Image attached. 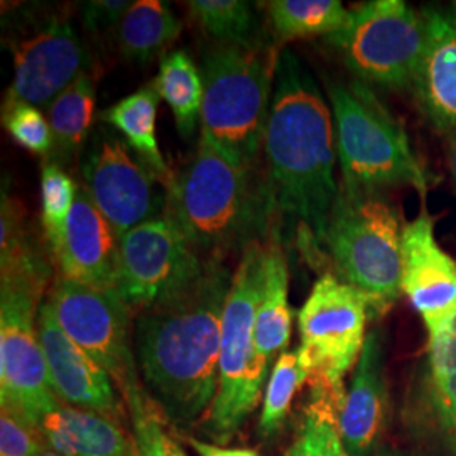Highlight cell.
<instances>
[{
    "label": "cell",
    "mask_w": 456,
    "mask_h": 456,
    "mask_svg": "<svg viewBox=\"0 0 456 456\" xmlns=\"http://www.w3.org/2000/svg\"><path fill=\"white\" fill-rule=\"evenodd\" d=\"M224 259L135 314L134 352L147 395L176 429L203 423L218 391L222 320L232 286Z\"/></svg>",
    "instance_id": "1"
},
{
    "label": "cell",
    "mask_w": 456,
    "mask_h": 456,
    "mask_svg": "<svg viewBox=\"0 0 456 456\" xmlns=\"http://www.w3.org/2000/svg\"><path fill=\"white\" fill-rule=\"evenodd\" d=\"M262 152L277 218L289 225L301 248L322 254L340 195L335 124L318 83L289 49L279 56Z\"/></svg>",
    "instance_id": "2"
},
{
    "label": "cell",
    "mask_w": 456,
    "mask_h": 456,
    "mask_svg": "<svg viewBox=\"0 0 456 456\" xmlns=\"http://www.w3.org/2000/svg\"><path fill=\"white\" fill-rule=\"evenodd\" d=\"M166 215L205 261H225L277 232L276 200L264 163L237 161L201 132L193 156L167 186Z\"/></svg>",
    "instance_id": "3"
},
{
    "label": "cell",
    "mask_w": 456,
    "mask_h": 456,
    "mask_svg": "<svg viewBox=\"0 0 456 456\" xmlns=\"http://www.w3.org/2000/svg\"><path fill=\"white\" fill-rule=\"evenodd\" d=\"M337 158L346 193H384L411 186L426 198L433 178L418 161L403 124L362 82L335 83L328 90Z\"/></svg>",
    "instance_id": "4"
},
{
    "label": "cell",
    "mask_w": 456,
    "mask_h": 456,
    "mask_svg": "<svg viewBox=\"0 0 456 456\" xmlns=\"http://www.w3.org/2000/svg\"><path fill=\"white\" fill-rule=\"evenodd\" d=\"M279 56L274 43L261 48L216 43L201 56V134L237 161L261 163Z\"/></svg>",
    "instance_id": "5"
},
{
    "label": "cell",
    "mask_w": 456,
    "mask_h": 456,
    "mask_svg": "<svg viewBox=\"0 0 456 456\" xmlns=\"http://www.w3.org/2000/svg\"><path fill=\"white\" fill-rule=\"evenodd\" d=\"M265 242H254L240 254L232 277L220 342L218 391L201 423L203 435L228 443L257 408L269 365L257 354L256 314L264 281Z\"/></svg>",
    "instance_id": "6"
},
{
    "label": "cell",
    "mask_w": 456,
    "mask_h": 456,
    "mask_svg": "<svg viewBox=\"0 0 456 456\" xmlns=\"http://www.w3.org/2000/svg\"><path fill=\"white\" fill-rule=\"evenodd\" d=\"M0 408L14 409L36 426L45 411L60 403L37 333L51 264L46 254L0 264Z\"/></svg>",
    "instance_id": "7"
},
{
    "label": "cell",
    "mask_w": 456,
    "mask_h": 456,
    "mask_svg": "<svg viewBox=\"0 0 456 456\" xmlns=\"http://www.w3.org/2000/svg\"><path fill=\"white\" fill-rule=\"evenodd\" d=\"M403 228L384 193L340 190L326 232L325 250L342 281L367 294L384 313L401 294Z\"/></svg>",
    "instance_id": "8"
},
{
    "label": "cell",
    "mask_w": 456,
    "mask_h": 456,
    "mask_svg": "<svg viewBox=\"0 0 456 456\" xmlns=\"http://www.w3.org/2000/svg\"><path fill=\"white\" fill-rule=\"evenodd\" d=\"M328 41L359 82L406 90L423 60L426 22L403 0H372L352 11L350 24Z\"/></svg>",
    "instance_id": "9"
},
{
    "label": "cell",
    "mask_w": 456,
    "mask_h": 456,
    "mask_svg": "<svg viewBox=\"0 0 456 456\" xmlns=\"http://www.w3.org/2000/svg\"><path fill=\"white\" fill-rule=\"evenodd\" d=\"M80 175L85 193L118 239L166 213L167 186L127 142L107 129L90 135L80 156Z\"/></svg>",
    "instance_id": "10"
},
{
    "label": "cell",
    "mask_w": 456,
    "mask_h": 456,
    "mask_svg": "<svg viewBox=\"0 0 456 456\" xmlns=\"http://www.w3.org/2000/svg\"><path fill=\"white\" fill-rule=\"evenodd\" d=\"M46 301L58 325L112 377L122 397L142 387L131 345L132 311L118 294L56 276Z\"/></svg>",
    "instance_id": "11"
},
{
    "label": "cell",
    "mask_w": 456,
    "mask_h": 456,
    "mask_svg": "<svg viewBox=\"0 0 456 456\" xmlns=\"http://www.w3.org/2000/svg\"><path fill=\"white\" fill-rule=\"evenodd\" d=\"M372 313L369 296L340 277L325 274L314 282L297 316L299 348L311 375L343 384L345 374L359 362Z\"/></svg>",
    "instance_id": "12"
},
{
    "label": "cell",
    "mask_w": 456,
    "mask_h": 456,
    "mask_svg": "<svg viewBox=\"0 0 456 456\" xmlns=\"http://www.w3.org/2000/svg\"><path fill=\"white\" fill-rule=\"evenodd\" d=\"M205 262L164 213L118 239L115 293L137 314L195 279Z\"/></svg>",
    "instance_id": "13"
},
{
    "label": "cell",
    "mask_w": 456,
    "mask_h": 456,
    "mask_svg": "<svg viewBox=\"0 0 456 456\" xmlns=\"http://www.w3.org/2000/svg\"><path fill=\"white\" fill-rule=\"evenodd\" d=\"M11 48L14 78L2 109L17 103L49 107L90 65L82 37L65 17H49Z\"/></svg>",
    "instance_id": "14"
},
{
    "label": "cell",
    "mask_w": 456,
    "mask_h": 456,
    "mask_svg": "<svg viewBox=\"0 0 456 456\" xmlns=\"http://www.w3.org/2000/svg\"><path fill=\"white\" fill-rule=\"evenodd\" d=\"M401 289L421 316L429 340L438 338L456 314V261L438 244L426 207L403 228Z\"/></svg>",
    "instance_id": "15"
},
{
    "label": "cell",
    "mask_w": 456,
    "mask_h": 456,
    "mask_svg": "<svg viewBox=\"0 0 456 456\" xmlns=\"http://www.w3.org/2000/svg\"><path fill=\"white\" fill-rule=\"evenodd\" d=\"M37 333L45 352L49 382L60 403L120 421L124 408L114 380L58 325L48 301L37 311Z\"/></svg>",
    "instance_id": "16"
},
{
    "label": "cell",
    "mask_w": 456,
    "mask_h": 456,
    "mask_svg": "<svg viewBox=\"0 0 456 456\" xmlns=\"http://www.w3.org/2000/svg\"><path fill=\"white\" fill-rule=\"evenodd\" d=\"M118 237L78 186L60 245L51 252L58 276L102 291H115Z\"/></svg>",
    "instance_id": "17"
},
{
    "label": "cell",
    "mask_w": 456,
    "mask_h": 456,
    "mask_svg": "<svg viewBox=\"0 0 456 456\" xmlns=\"http://www.w3.org/2000/svg\"><path fill=\"white\" fill-rule=\"evenodd\" d=\"M423 60L412 94L426 120L443 134L456 129V4L428 5Z\"/></svg>",
    "instance_id": "18"
},
{
    "label": "cell",
    "mask_w": 456,
    "mask_h": 456,
    "mask_svg": "<svg viewBox=\"0 0 456 456\" xmlns=\"http://www.w3.org/2000/svg\"><path fill=\"white\" fill-rule=\"evenodd\" d=\"M387 411L384 346L379 330L367 333L340 412V435L350 456H372Z\"/></svg>",
    "instance_id": "19"
},
{
    "label": "cell",
    "mask_w": 456,
    "mask_h": 456,
    "mask_svg": "<svg viewBox=\"0 0 456 456\" xmlns=\"http://www.w3.org/2000/svg\"><path fill=\"white\" fill-rule=\"evenodd\" d=\"M49 452L60 456H139L132 435L118 421L63 403L45 411L37 421Z\"/></svg>",
    "instance_id": "20"
},
{
    "label": "cell",
    "mask_w": 456,
    "mask_h": 456,
    "mask_svg": "<svg viewBox=\"0 0 456 456\" xmlns=\"http://www.w3.org/2000/svg\"><path fill=\"white\" fill-rule=\"evenodd\" d=\"M289 269L279 233L265 242L264 281L256 314V345L261 359L271 365L291 340L293 311L289 306Z\"/></svg>",
    "instance_id": "21"
},
{
    "label": "cell",
    "mask_w": 456,
    "mask_h": 456,
    "mask_svg": "<svg viewBox=\"0 0 456 456\" xmlns=\"http://www.w3.org/2000/svg\"><path fill=\"white\" fill-rule=\"evenodd\" d=\"M308 404L303 409L293 444L286 456H350L340 435L345 386L323 377H310Z\"/></svg>",
    "instance_id": "22"
},
{
    "label": "cell",
    "mask_w": 456,
    "mask_h": 456,
    "mask_svg": "<svg viewBox=\"0 0 456 456\" xmlns=\"http://www.w3.org/2000/svg\"><path fill=\"white\" fill-rule=\"evenodd\" d=\"M97 85L90 71L80 75L48 107L53 132V152L49 163L66 166L82 156L95 117Z\"/></svg>",
    "instance_id": "23"
},
{
    "label": "cell",
    "mask_w": 456,
    "mask_h": 456,
    "mask_svg": "<svg viewBox=\"0 0 456 456\" xmlns=\"http://www.w3.org/2000/svg\"><path fill=\"white\" fill-rule=\"evenodd\" d=\"M159 98L154 83L146 85L103 110L100 120L120 132L132 151L156 171L166 186H169L173 173L164 163L163 152L156 137Z\"/></svg>",
    "instance_id": "24"
},
{
    "label": "cell",
    "mask_w": 456,
    "mask_h": 456,
    "mask_svg": "<svg viewBox=\"0 0 456 456\" xmlns=\"http://www.w3.org/2000/svg\"><path fill=\"white\" fill-rule=\"evenodd\" d=\"M180 34V19L159 0L134 2L115 29L120 53L141 63L171 46Z\"/></svg>",
    "instance_id": "25"
},
{
    "label": "cell",
    "mask_w": 456,
    "mask_h": 456,
    "mask_svg": "<svg viewBox=\"0 0 456 456\" xmlns=\"http://www.w3.org/2000/svg\"><path fill=\"white\" fill-rule=\"evenodd\" d=\"M154 86L175 115L178 132L183 137H191L201 120L205 97L201 69L191 56L183 49L164 53Z\"/></svg>",
    "instance_id": "26"
},
{
    "label": "cell",
    "mask_w": 456,
    "mask_h": 456,
    "mask_svg": "<svg viewBox=\"0 0 456 456\" xmlns=\"http://www.w3.org/2000/svg\"><path fill=\"white\" fill-rule=\"evenodd\" d=\"M265 5L276 45L340 33L352 20V11L340 0H273Z\"/></svg>",
    "instance_id": "27"
},
{
    "label": "cell",
    "mask_w": 456,
    "mask_h": 456,
    "mask_svg": "<svg viewBox=\"0 0 456 456\" xmlns=\"http://www.w3.org/2000/svg\"><path fill=\"white\" fill-rule=\"evenodd\" d=\"M196 24L220 45L261 48L265 39L261 19L245 0H191L186 4Z\"/></svg>",
    "instance_id": "28"
},
{
    "label": "cell",
    "mask_w": 456,
    "mask_h": 456,
    "mask_svg": "<svg viewBox=\"0 0 456 456\" xmlns=\"http://www.w3.org/2000/svg\"><path fill=\"white\" fill-rule=\"evenodd\" d=\"M310 363L299 346L293 352H282L277 357L264 394L259 419L262 435H274L282 426L296 392L306 380H310Z\"/></svg>",
    "instance_id": "29"
},
{
    "label": "cell",
    "mask_w": 456,
    "mask_h": 456,
    "mask_svg": "<svg viewBox=\"0 0 456 456\" xmlns=\"http://www.w3.org/2000/svg\"><path fill=\"white\" fill-rule=\"evenodd\" d=\"M131 435L139 456H188L164 426L159 411L147 395L144 386L124 395Z\"/></svg>",
    "instance_id": "30"
},
{
    "label": "cell",
    "mask_w": 456,
    "mask_h": 456,
    "mask_svg": "<svg viewBox=\"0 0 456 456\" xmlns=\"http://www.w3.org/2000/svg\"><path fill=\"white\" fill-rule=\"evenodd\" d=\"M78 186L66 175L61 166L46 163L41 173V208L45 239L49 245V254L60 245L69 213L73 210Z\"/></svg>",
    "instance_id": "31"
},
{
    "label": "cell",
    "mask_w": 456,
    "mask_h": 456,
    "mask_svg": "<svg viewBox=\"0 0 456 456\" xmlns=\"http://www.w3.org/2000/svg\"><path fill=\"white\" fill-rule=\"evenodd\" d=\"M2 124L19 146L49 159L53 152V132L48 118L37 107L17 103L2 109Z\"/></svg>",
    "instance_id": "32"
},
{
    "label": "cell",
    "mask_w": 456,
    "mask_h": 456,
    "mask_svg": "<svg viewBox=\"0 0 456 456\" xmlns=\"http://www.w3.org/2000/svg\"><path fill=\"white\" fill-rule=\"evenodd\" d=\"M45 450L39 431L26 416L0 408V456H39Z\"/></svg>",
    "instance_id": "33"
},
{
    "label": "cell",
    "mask_w": 456,
    "mask_h": 456,
    "mask_svg": "<svg viewBox=\"0 0 456 456\" xmlns=\"http://www.w3.org/2000/svg\"><path fill=\"white\" fill-rule=\"evenodd\" d=\"M129 0H90L82 4V20L86 31L95 36L117 29L132 7Z\"/></svg>",
    "instance_id": "34"
},
{
    "label": "cell",
    "mask_w": 456,
    "mask_h": 456,
    "mask_svg": "<svg viewBox=\"0 0 456 456\" xmlns=\"http://www.w3.org/2000/svg\"><path fill=\"white\" fill-rule=\"evenodd\" d=\"M431 379L438 380L456 372V314L438 338L429 340Z\"/></svg>",
    "instance_id": "35"
},
{
    "label": "cell",
    "mask_w": 456,
    "mask_h": 456,
    "mask_svg": "<svg viewBox=\"0 0 456 456\" xmlns=\"http://www.w3.org/2000/svg\"><path fill=\"white\" fill-rule=\"evenodd\" d=\"M433 395L441 423L456 444V372L433 380Z\"/></svg>",
    "instance_id": "36"
},
{
    "label": "cell",
    "mask_w": 456,
    "mask_h": 456,
    "mask_svg": "<svg viewBox=\"0 0 456 456\" xmlns=\"http://www.w3.org/2000/svg\"><path fill=\"white\" fill-rule=\"evenodd\" d=\"M190 446L195 450L200 456H259L254 450L247 448H222L207 441L196 440V438H188Z\"/></svg>",
    "instance_id": "37"
},
{
    "label": "cell",
    "mask_w": 456,
    "mask_h": 456,
    "mask_svg": "<svg viewBox=\"0 0 456 456\" xmlns=\"http://www.w3.org/2000/svg\"><path fill=\"white\" fill-rule=\"evenodd\" d=\"M448 151H450V167L456 184V129L448 134Z\"/></svg>",
    "instance_id": "38"
},
{
    "label": "cell",
    "mask_w": 456,
    "mask_h": 456,
    "mask_svg": "<svg viewBox=\"0 0 456 456\" xmlns=\"http://www.w3.org/2000/svg\"><path fill=\"white\" fill-rule=\"evenodd\" d=\"M375 456H408L406 453H401V452H395V450H387V448H382L379 450Z\"/></svg>",
    "instance_id": "39"
},
{
    "label": "cell",
    "mask_w": 456,
    "mask_h": 456,
    "mask_svg": "<svg viewBox=\"0 0 456 456\" xmlns=\"http://www.w3.org/2000/svg\"><path fill=\"white\" fill-rule=\"evenodd\" d=\"M39 456H60V455H56V453H53V452H49V450H45V452H43V453H41V455Z\"/></svg>",
    "instance_id": "40"
}]
</instances>
